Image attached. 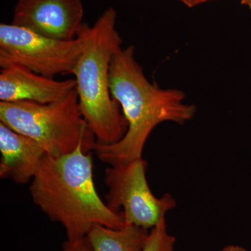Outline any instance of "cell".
<instances>
[{"label":"cell","instance_id":"1","mask_svg":"<svg viewBox=\"0 0 251 251\" xmlns=\"http://www.w3.org/2000/svg\"><path fill=\"white\" fill-rule=\"evenodd\" d=\"M110 93L121 107L128 129L120 141L110 145L96 143L94 151L110 166L125 164L143 158L145 143L160 124L183 125L192 120L196 107L185 102V94L175 89L161 88L144 74L135 58L133 45L120 48L114 54L109 74Z\"/></svg>","mask_w":251,"mask_h":251},{"label":"cell","instance_id":"2","mask_svg":"<svg viewBox=\"0 0 251 251\" xmlns=\"http://www.w3.org/2000/svg\"><path fill=\"white\" fill-rule=\"evenodd\" d=\"M90 150L81 144L62 156L46 155L29 186L31 199L44 214L62 225L67 240L86 237L92 226H126L121 212L111 210L100 198L94 181Z\"/></svg>","mask_w":251,"mask_h":251},{"label":"cell","instance_id":"3","mask_svg":"<svg viewBox=\"0 0 251 251\" xmlns=\"http://www.w3.org/2000/svg\"><path fill=\"white\" fill-rule=\"evenodd\" d=\"M117 13L108 8L93 26L83 23L77 36L83 41L82 53L73 74L82 117L97 143L110 145L123 138L128 122L112 98L109 74L114 54L122 48L116 29Z\"/></svg>","mask_w":251,"mask_h":251},{"label":"cell","instance_id":"4","mask_svg":"<svg viewBox=\"0 0 251 251\" xmlns=\"http://www.w3.org/2000/svg\"><path fill=\"white\" fill-rule=\"evenodd\" d=\"M0 122L35 140L49 156L72 153L81 144L92 151L97 143L82 117L75 89L54 103L0 102Z\"/></svg>","mask_w":251,"mask_h":251},{"label":"cell","instance_id":"5","mask_svg":"<svg viewBox=\"0 0 251 251\" xmlns=\"http://www.w3.org/2000/svg\"><path fill=\"white\" fill-rule=\"evenodd\" d=\"M83 49L80 36L65 41L50 39L26 28L0 25V67L19 66L54 78L73 74Z\"/></svg>","mask_w":251,"mask_h":251},{"label":"cell","instance_id":"6","mask_svg":"<svg viewBox=\"0 0 251 251\" xmlns=\"http://www.w3.org/2000/svg\"><path fill=\"white\" fill-rule=\"evenodd\" d=\"M148 162L137 158L125 164L110 166L105 170V182L108 187L106 204L111 210L121 214L126 225L145 229L153 228L166 214L176 206L169 193L156 198L147 181Z\"/></svg>","mask_w":251,"mask_h":251},{"label":"cell","instance_id":"7","mask_svg":"<svg viewBox=\"0 0 251 251\" xmlns=\"http://www.w3.org/2000/svg\"><path fill=\"white\" fill-rule=\"evenodd\" d=\"M81 0H18L12 24L59 41L76 39L84 23Z\"/></svg>","mask_w":251,"mask_h":251},{"label":"cell","instance_id":"8","mask_svg":"<svg viewBox=\"0 0 251 251\" xmlns=\"http://www.w3.org/2000/svg\"><path fill=\"white\" fill-rule=\"evenodd\" d=\"M75 79L54 80L19 66L1 69L0 102L50 103L65 98L75 90Z\"/></svg>","mask_w":251,"mask_h":251},{"label":"cell","instance_id":"9","mask_svg":"<svg viewBox=\"0 0 251 251\" xmlns=\"http://www.w3.org/2000/svg\"><path fill=\"white\" fill-rule=\"evenodd\" d=\"M0 176L27 184L35 176L47 153L35 140L0 122Z\"/></svg>","mask_w":251,"mask_h":251},{"label":"cell","instance_id":"10","mask_svg":"<svg viewBox=\"0 0 251 251\" xmlns=\"http://www.w3.org/2000/svg\"><path fill=\"white\" fill-rule=\"evenodd\" d=\"M148 234V229L133 225L115 229L96 224L87 237L93 251H143Z\"/></svg>","mask_w":251,"mask_h":251},{"label":"cell","instance_id":"11","mask_svg":"<svg viewBox=\"0 0 251 251\" xmlns=\"http://www.w3.org/2000/svg\"><path fill=\"white\" fill-rule=\"evenodd\" d=\"M176 239L168 233L166 219H162L149 232L143 251H173Z\"/></svg>","mask_w":251,"mask_h":251},{"label":"cell","instance_id":"12","mask_svg":"<svg viewBox=\"0 0 251 251\" xmlns=\"http://www.w3.org/2000/svg\"><path fill=\"white\" fill-rule=\"evenodd\" d=\"M62 251H93L87 236L76 240H67L63 244Z\"/></svg>","mask_w":251,"mask_h":251},{"label":"cell","instance_id":"13","mask_svg":"<svg viewBox=\"0 0 251 251\" xmlns=\"http://www.w3.org/2000/svg\"><path fill=\"white\" fill-rule=\"evenodd\" d=\"M178 1H181L188 7H194V6L203 4V3H205L206 1H211V0H178Z\"/></svg>","mask_w":251,"mask_h":251},{"label":"cell","instance_id":"14","mask_svg":"<svg viewBox=\"0 0 251 251\" xmlns=\"http://www.w3.org/2000/svg\"><path fill=\"white\" fill-rule=\"evenodd\" d=\"M221 251H248L247 249H244L240 246L237 245H228L224 247Z\"/></svg>","mask_w":251,"mask_h":251},{"label":"cell","instance_id":"15","mask_svg":"<svg viewBox=\"0 0 251 251\" xmlns=\"http://www.w3.org/2000/svg\"><path fill=\"white\" fill-rule=\"evenodd\" d=\"M240 1L242 4L245 5L251 9V0H240Z\"/></svg>","mask_w":251,"mask_h":251},{"label":"cell","instance_id":"16","mask_svg":"<svg viewBox=\"0 0 251 251\" xmlns=\"http://www.w3.org/2000/svg\"></svg>","mask_w":251,"mask_h":251}]
</instances>
